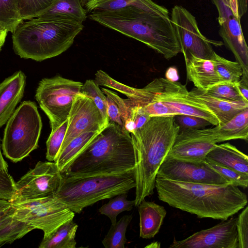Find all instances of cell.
<instances>
[{
  "mask_svg": "<svg viewBox=\"0 0 248 248\" xmlns=\"http://www.w3.org/2000/svg\"><path fill=\"white\" fill-rule=\"evenodd\" d=\"M159 200L199 218L226 220L243 209L247 195L238 186L177 181L156 177Z\"/></svg>",
  "mask_w": 248,
  "mask_h": 248,
  "instance_id": "obj_1",
  "label": "cell"
},
{
  "mask_svg": "<svg viewBox=\"0 0 248 248\" xmlns=\"http://www.w3.org/2000/svg\"><path fill=\"white\" fill-rule=\"evenodd\" d=\"M91 19L145 44L170 59L181 52L169 16L164 6L149 9L130 6L91 13Z\"/></svg>",
  "mask_w": 248,
  "mask_h": 248,
  "instance_id": "obj_2",
  "label": "cell"
},
{
  "mask_svg": "<svg viewBox=\"0 0 248 248\" xmlns=\"http://www.w3.org/2000/svg\"><path fill=\"white\" fill-rule=\"evenodd\" d=\"M174 116L151 117L130 133L135 158V206L154 193L158 169L180 130Z\"/></svg>",
  "mask_w": 248,
  "mask_h": 248,
  "instance_id": "obj_3",
  "label": "cell"
},
{
  "mask_svg": "<svg viewBox=\"0 0 248 248\" xmlns=\"http://www.w3.org/2000/svg\"><path fill=\"white\" fill-rule=\"evenodd\" d=\"M83 28V22L64 16L33 18L12 32L13 48L21 58L42 61L67 50Z\"/></svg>",
  "mask_w": 248,
  "mask_h": 248,
  "instance_id": "obj_4",
  "label": "cell"
},
{
  "mask_svg": "<svg viewBox=\"0 0 248 248\" xmlns=\"http://www.w3.org/2000/svg\"><path fill=\"white\" fill-rule=\"evenodd\" d=\"M135 167V152L130 133L116 124L109 122L63 173L118 174Z\"/></svg>",
  "mask_w": 248,
  "mask_h": 248,
  "instance_id": "obj_5",
  "label": "cell"
},
{
  "mask_svg": "<svg viewBox=\"0 0 248 248\" xmlns=\"http://www.w3.org/2000/svg\"><path fill=\"white\" fill-rule=\"evenodd\" d=\"M74 216L75 213L54 195L10 202L0 212V247L13 243L35 229L42 230L43 237H46Z\"/></svg>",
  "mask_w": 248,
  "mask_h": 248,
  "instance_id": "obj_6",
  "label": "cell"
},
{
  "mask_svg": "<svg viewBox=\"0 0 248 248\" xmlns=\"http://www.w3.org/2000/svg\"><path fill=\"white\" fill-rule=\"evenodd\" d=\"M62 174L54 195L77 214L99 201L127 194L136 185L135 169L118 174Z\"/></svg>",
  "mask_w": 248,
  "mask_h": 248,
  "instance_id": "obj_7",
  "label": "cell"
},
{
  "mask_svg": "<svg viewBox=\"0 0 248 248\" xmlns=\"http://www.w3.org/2000/svg\"><path fill=\"white\" fill-rule=\"evenodd\" d=\"M42 122L36 104L22 102L6 123L1 143L4 156L15 163L38 147Z\"/></svg>",
  "mask_w": 248,
  "mask_h": 248,
  "instance_id": "obj_8",
  "label": "cell"
},
{
  "mask_svg": "<svg viewBox=\"0 0 248 248\" xmlns=\"http://www.w3.org/2000/svg\"><path fill=\"white\" fill-rule=\"evenodd\" d=\"M83 83L56 76L43 78L35 97L40 108L49 120L51 128L67 119L74 98Z\"/></svg>",
  "mask_w": 248,
  "mask_h": 248,
  "instance_id": "obj_9",
  "label": "cell"
},
{
  "mask_svg": "<svg viewBox=\"0 0 248 248\" xmlns=\"http://www.w3.org/2000/svg\"><path fill=\"white\" fill-rule=\"evenodd\" d=\"M148 84L153 93L152 99L166 105L174 116L192 115L203 118L214 126L219 124L214 113L197 100L187 90L186 85L163 78H155Z\"/></svg>",
  "mask_w": 248,
  "mask_h": 248,
  "instance_id": "obj_10",
  "label": "cell"
},
{
  "mask_svg": "<svg viewBox=\"0 0 248 248\" xmlns=\"http://www.w3.org/2000/svg\"><path fill=\"white\" fill-rule=\"evenodd\" d=\"M170 17L184 56L192 54L197 58L213 61L216 52L211 45L221 46L223 43L209 39L202 35L195 17L182 6H174Z\"/></svg>",
  "mask_w": 248,
  "mask_h": 248,
  "instance_id": "obj_11",
  "label": "cell"
},
{
  "mask_svg": "<svg viewBox=\"0 0 248 248\" xmlns=\"http://www.w3.org/2000/svg\"><path fill=\"white\" fill-rule=\"evenodd\" d=\"M62 174L52 161H38L16 182V193L10 202L44 198L54 195L59 187Z\"/></svg>",
  "mask_w": 248,
  "mask_h": 248,
  "instance_id": "obj_12",
  "label": "cell"
},
{
  "mask_svg": "<svg viewBox=\"0 0 248 248\" xmlns=\"http://www.w3.org/2000/svg\"><path fill=\"white\" fill-rule=\"evenodd\" d=\"M156 177L187 183L222 185L230 184L204 160L193 162L166 156Z\"/></svg>",
  "mask_w": 248,
  "mask_h": 248,
  "instance_id": "obj_13",
  "label": "cell"
},
{
  "mask_svg": "<svg viewBox=\"0 0 248 248\" xmlns=\"http://www.w3.org/2000/svg\"><path fill=\"white\" fill-rule=\"evenodd\" d=\"M237 217L222 220L216 225L196 232L186 239L175 237L171 248H238Z\"/></svg>",
  "mask_w": 248,
  "mask_h": 248,
  "instance_id": "obj_14",
  "label": "cell"
},
{
  "mask_svg": "<svg viewBox=\"0 0 248 248\" xmlns=\"http://www.w3.org/2000/svg\"><path fill=\"white\" fill-rule=\"evenodd\" d=\"M108 124L93 99L79 93L74 99L67 118L66 134L59 153L77 136L86 132L100 131Z\"/></svg>",
  "mask_w": 248,
  "mask_h": 248,
  "instance_id": "obj_15",
  "label": "cell"
},
{
  "mask_svg": "<svg viewBox=\"0 0 248 248\" xmlns=\"http://www.w3.org/2000/svg\"><path fill=\"white\" fill-rule=\"evenodd\" d=\"M217 145L211 128L180 129L167 156L189 162H201Z\"/></svg>",
  "mask_w": 248,
  "mask_h": 248,
  "instance_id": "obj_16",
  "label": "cell"
},
{
  "mask_svg": "<svg viewBox=\"0 0 248 248\" xmlns=\"http://www.w3.org/2000/svg\"><path fill=\"white\" fill-rule=\"evenodd\" d=\"M219 25V33L225 45L241 65L243 74L248 75V47L242 32L241 19L232 15Z\"/></svg>",
  "mask_w": 248,
  "mask_h": 248,
  "instance_id": "obj_17",
  "label": "cell"
},
{
  "mask_svg": "<svg viewBox=\"0 0 248 248\" xmlns=\"http://www.w3.org/2000/svg\"><path fill=\"white\" fill-rule=\"evenodd\" d=\"M26 78L19 70L0 83V128L6 124L23 97Z\"/></svg>",
  "mask_w": 248,
  "mask_h": 248,
  "instance_id": "obj_18",
  "label": "cell"
},
{
  "mask_svg": "<svg viewBox=\"0 0 248 248\" xmlns=\"http://www.w3.org/2000/svg\"><path fill=\"white\" fill-rule=\"evenodd\" d=\"M189 93L214 113L219 122V125L224 124L242 110L248 108V102L222 99L210 95L204 90L195 87Z\"/></svg>",
  "mask_w": 248,
  "mask_h": 248,
  "instance_id": "obj_19",
  "label": "cell"
},
{
  "mask_svg": "<svg viewBox=\"0 0 248 248\" xmlns=\"http://www.w3.org/2000/svg\"><path fill=\"white\" fill-rule=\"evenodd\" d=\"M184 58L187 78L195 88L206 91L221 82L213 61L197 58L192 54Z\"/></svg>",
  "mask_w": 248,
  "mask_h": 248,
  "instance_id": "obj_20",
  "label": "cell"
},
{
  "mask_svg": "<svg viewBox=\"0 0 248 248\" xmlns=\"http://www.w3.org/2000/svg\"><path fill=\"white\" fill-rule=\"evenodd\" d=\"M205 159L248 175V156L229 142L217 144Z\"/></svg>",
  "mask_w": 248,
  "mask_h": 248,
  "instance_id": "obj_21",
  "label": "cell"
},
{
  "mask_svg": "<svg viewBox=\"0 0 248 248\" xmlns=\"http://www.w3.org/2000/svg\"><path fill=\"white\" fill-rule=\"evenodd\" d=\"M138 207L140 215V236L144 239L153 238L159 232L167 211L163 206L145 199Z\"/></svg>",
  "mask_w": 248,
  "mask_h": 248,
  "instance_id": "obj_22",
  "label": "cell"
},
{
  "mask_svg": "<svg viewBox=\"0 0 248 248\" xmlns=\"http://www.w3.org/2000/svg\"><path fill=\"white\" fill-rule=\"evenodd\" d=\"M216 143L232 140H248V108L242 110L227 123L211 128Z\"/></svg>",
  "mask_w": 248,
  "mask_h": 248,
  "instance_id": "obj_23",
  "label": "cell"
},
{
  "mask_svg": "<svg viewBox=\"0 0 248 248\" xmlns=\"http://www.w3.org/2000/svg\"><path fill=\"white\" fill-rule=\"evenodd\" d=\"M94 81L98 86L111 88L123 93L135 106L143 107L152 98L146 86L140 89L128 86L115 80L101 70L96 73Z\"/></svg>",
  "mask_w": 248,
  "mask_h": 248,
  "instance_id": "obj_24",
  "label": "cell"
},
{
  "mask_svg": "<svg viewBox=\"0 0 248 248\" xmlns=\"http://www.w3.org/2000/svg\"><path fill=\"white\" fill-rule=\"evenodd\" d=\"M100 131H89L80 134L71 140L58 154L54 162L62 173L66 172L74 159Z\"/></svg>",
  "mask_w": 248,
  "mask_h": 248,
  "instance_id": "obj_25",
  "label": "cell"
},
{
  "mask_svg": "<svg viewBox=\"0 0 248 248\" xmlns=\"http://www.w3.org/2000/svg\"><path fill=\"white\" fill-rule=\"evenodd\" d=\"M78 225L69 220L58 227L50 235L43 237L39 248H75Z\"/></svg>",
  "mask_w": 248,
  "mask_h": 248,
  "instance_id": "obj_26",
  "label": "cell"
},
{
  "mask_svg": "<svg viewBox=\"0 0 248 248\" xmlns=\"http://www.w3.org/2000/svg\"><path fill=\"white\" fill-rule=\"evenodd\" d=\"M87 12L82 5L81 0H56L37 17L64 16L83 22L87 17Z\"/></svg>",
  "mask_w": 248,
  "mask_h": 248,
  "instance_id": "obj_27",
  "label": "cell"
},
{
  "mask_svg": "<svg viewBox=\"0 0 248 248\" xmlns=\"http://www.w3.org/2000/svg\"><path fill=\"white\" fill-rule=\"evenodd\" d=\"M133 6L144 9H158L162 6L153 0H87L85 5L88 12L99 10H114Z\"/></svg>",
  "mask_w": 248,
  "mask_h": 248,
  "instance_id": "obj_28",
  "label": "cell"
},
{
  "mask_svg": "<svg viewBox=\"0 0 248 248\" xmlns=\"http://www.w3.org/2000/svg\"><path fill=\"white\" fill-rule=\"evenodd\" d=\"M133 216L124 215L114 224H111L102 243L106 248H124L127 240L126 232Z\"/></svg>",
  "mask_w": 248,
  "mask_h": 248,
  "instance_id": "obj_29",
  "label": "cell"
},
{
  "mask_svg": "<svg viewBox=\"0 0 248 248\" xmlns=\"http://www.w3.org/2000/svg\"><path fill=\"white\" fill-rule=\"evenodd\" d=\"M213 61L221 82L235 84L239 81L243 74L239 63L228 60L216 53Z\"/></svg>",
  "mask_w": 248,
  "mask_h": 248,
  "instance_id": "obj_30",
  "label": "cell"
},
{
  "mask_svg": "<svg viewBox=\"0 0 248 248\" xmlns=\"http://www.w3.org/2000/svg\"><path fill=\"white\" fill-rule=\"evenodd\" d=\"M22 21L17 0H0V29L12 33Z\"/></svg>",
  "mask_w": 248,
  "mask_h": 248,
  "instance_id": "obj_31",
  "label": "cell"
},
{
  "mask_svg": "<svg viewBox=\"0 0 248 248\" xmlns=\"http://www.w3.org/2000/svg\"><path fill=\"white\" fill-rule=\"evenodd\" d=\"M127 194L123 193L110 198L107 203L103 205L99 209V212L108 217L111 224L117 221V217L124 211H129L133 209L135 205V200L127 199Z\"/></svg>",
  "mask_w": 248,
  "mask_h": 248,
  "instance_id": "obj_32",
  "label": "cell"
},
{
  "mask_svg": "<svg viewBox=\"0 0 248 248\" xmlns=\"http://www.w3.org/2000/svg\"><path fill=\"white\" fill-rule=\"evenodd\" d=\"M80 93L93 99L99 109L105 121L108 123L106 96L94 81L91 79L87 80L83 83Z\"/></svg>",
  "mask_w": 248,
  "mask_h": 248,
  "instance_id": "obj_33",
  "label": "cell"
},
{
  "mask_svg": "<svg viewBox=\"0 0 248 248\" xmlns=\"http://www.w3.org/2000/svg\"><path fill=\"white\" fill-rule=\"evenodd\" d=\"M67 126V119L59 125L52 128L46 142V158L48 161H54L64 139Z\"/></svg>",
  "mask_w": 248,
  "mask_h": 248,
  "instance_id": "obj_34",
  "label": "cell"
},
{
  "mask_svg": "<svg viewBox=\"0 0 248 248\" xmlns=\"http://www.w3.org/2000/svg\"><path fill=\"white\" fill-rule=\"evenodd\" d=\"M22 20L37 17L48 9L56 0H17Z\"/></svg>",
  "mask_w": 248,
  "mask_h": 248,
  "instance_id": "obj_35",
  "label": "cell"
},
{
  "mask_svg": "<svg viewBox=\"0 0 248 248\" xmlns=\"http://www.w3.org/2000/svg\"><path fill=\"white\" fill-rule=\"evenodd\" d=\"M205 91L210 95L222 99L232 101L247 102L239 93L236 85L231 83L220 82Z\"/></svg>",
  "mask_w": 248,
  "mask_h": 248,
  "instance_id": "obj_36",
  "label": "cell"
},
{
  "mask_svg": "<svg viewBox=\"0 0 248 248\" xmlns=\"http://www.w3.org/2000/svg\"><path fill=\"white\" fill-rule=\"evenodd\" d=\"M101 90L105 94L110 97L117 105L123 123L124 127L128 132L133 109L136 106L133 105L128 98H122L115 92L105 88H102Z\"/></svg>",
  "mask_w": 248,
  "mask_h": 248,
  "instance_id": "obj_37",
  "label": "cell"
},
{
  "mask_svg": "<svg viewBox=\"0 0 248 248\" xmlns=\"http://www.w3.org/2000/svg\"><path fill=\"white\" fill-rule=\"evenodd\" d=\"M207 163L230 184L244 188L248 187V175L241 173L234 170L218 165L207 160Z\"/></svg>",
  "mask_w": 248,
  "mask_h": 248,
  "instance_id": "obj_38",
  "label": "cell"
},
{
  "mask_svg": "<svg viewBox=\"0 0 248 248\" xmlns=\"http://www.w3.org/2000/svg\"><path fill=\"white\" fill-rule=\"evenodd\" d=\"M16 193V182L8 171H0V200L11 202Z\"/></svg>",
  "mask_w": 248,
  "mask_h": 248,
  "instance_id": "obj_39",
  "label": "cell"
},
{
  "mask_svg": "<svg viewBox=\"0 0 248 248\" xmlns=\"http://www.w3.org/2000/svg\"><path fill=\"white\" fill-rule=\"evenodd\" d=\"M244 208L236 222L238 248H248V206Z\"/></svg>",
  "mask_w": 248,
  "mask_h": 248,
  "instance_id": "obj_40",
  "label": "cell"
},
{
  "mask_svg": "<svg viewBox=\"0 0 248 248\" xmlns=\"http://www.w3.org/2000/svg\"><path fill=\"white\" fill-rule=\"evenodd\" d=\"M174 118L180 129H201L211 124L203 118L192 115L180 114L175 116Z\"/></svg>",
  "mask_w": 248,
  "mask_h": 248,
  "instance_id": "obj_41",
  "label": "cell"
},
{
  "mask_svg": "<svg viewBox=\"0 0 248 248\" xmlns=\"http://www.w3.org/2000/svg\"><path fill=\"white\" fill-rule=\"evenodd\" d=\"M150 118V117L143 111L141 106H135L133 109L128 132L132 133L141 127Z\"/></svg>",
  "mask_w": 248,
  "mask_h": 248,
  "instance_id": "obj_42",
  "label": "cell"
},
{
  "mask_svg": "<svg viewBox=\"0 0 248 248\" xmlns=\"http://www.w3.org/2000/svg\"><path fill=\"white\" fill-rule=\"evenodd\" d=\"M107 115L109 122L114 123L124 127V124L117 105L109 96L106 95Z\"/></svg>",
  "mask_w": 248,
  "mask_h": 248,
  "instance_id": "obj_43",
  "label": "cell"
},
{
  "mask_svg": "<svg viewBox=\"0 0 248 248\" xmlns=\"http://www.w3.org/2000/svg\"><path fill=\"white\" fill-rule=\"evenodd\" d=\"M235 85L240 94L245 101L248 102V75L243 74Z\"/></svg>",
  "mask_w": 248,
  "mask_h": 248,
  "instance_id": "obj_44",
  "label": "cell"
},
{
  "mask_svg": "<svg viewBox=\"0 0 248 248\" xmlns=\"http://www.w3.org/2000/svg\"><path fill=\"white\" fill-rule=\"evenodd\" d=\"M166 79L172 81L176 82L179 79L178 72L177 69L174 67H170L167 70L165 73Z\"/></svg>",
  "mask_w": 248,
  "mask_h": 248,
  "instance_id": "obj_45",
  "label": "cell"
},
{
  "mask_svg": "<svg viewBox=\"0 0 248 248\" xmlns=\"http://www.w3.org/2000/svg\"><path fill=\"white\" fill-rule=\"evenodd\" d=\"M8 165L4 160L1 151V145L0 143V171H8Z\"/></svg>",
  "mask_w": 248,
  "mask_h": 248,
  "instance_id": "obj_46",
  "label": "cell"
},
{
  "mask_svg": "<svg viewBox=\"0 0 248 248\" xmlns=\"http://www.w3.org/2000/svg\"><path fill=\"white\" fill-rule=\"evenodd\" d=\"M7 32L5 30L0 29V51L4 44Z\"/></svg>",
  "mask_w": 248,
  "mask_h": 248,
  "instance_id": "obj_47",
  "label": "cell"
},
{
  "mask_svg": "<svg viewBox=\"0 0 248 248\" xmlns=\"http://www.w3.org/2000/svg\"><path fill=\"white\" fill-rule=\"evenodd\" d=\"M160 247V244L159 242H155L151 243L149 245L145 247V248H159Z\"/></svg>",
  "mask_w": 248,
  "mask_h": 248,
  "instance_id": "obj_48",
  "label": "cell"
},
{
  "mask_svg": "<svg viewBox=\"0 0 248 248\" xmlns=\"http://www.w3.org/2000/svg\"><path fill=\"white\" fill-rule=\"evenodd\" d=\"M10 202L6 200H0V207L7 206L10 204Z\"/></svg>",
  "mask_w": 248,
  "mask_h": 248,
  "instance_id": "obj_49",
  "label": "cell"
},
{
  "mask_svg": "<svg viewBox=\"0 0 248 248\" xmlns=\"http://www.w3.org/2000/svg\"><path fill=\"white\" fill-rule=\"evenodd\" d=\"M87 0H81V4L83 7L85 6V5L87 2Z\"/></svg>",
  "mask_w": 248,
  "mask_h": 248,
  "instance_id": "obj_50",
  "label": "cell"
},
{
  "mask_svg": "<svg viewBox=\"0 0 248 248\" xmlns=\"http://www.w3.org/2000/svg\"><path fill=\"white\" fill-rule=\"evenodd\" d=\"M9 206H4V207H0V212L3 211V210H4L5 209H6L7 207H8Z\"/></svg>",
  "mask_w": 248,
  "mask_h": 248,
  "instance_id": "obj_51",
  "label": "cell"
}]
</instances>
